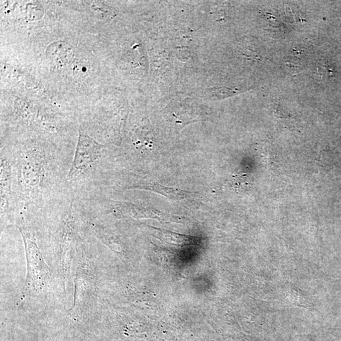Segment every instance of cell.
I'll list each match as a JSON object with an SVG mask.
<instances>
[{
  "label": "cell",
  "mask_w": 341,
  "mask_h": 341,
  "mask_svg": "<svg viewBox=\"0 0 341 341\" xmlns=\"http://www.w3.org/2000/svg\"><path fill=\"white\" fill-rule=\"evenodd\" d=\"M97 282L94 262L82 257L75 272L74 304L69 310L73 318L83 319L93 311L97 300Z\"/></svg>",
  "instance_id": "obj_1"
},
{
  "label": "cell",
  "mask_w": 341,
  "mask_h": 341,
  "mask_svg": "<svg viewBox=\"0 0 341 341\" xmlns=\"http://www.w3.org/2000/svg\"><path fill=\"white\" fill-rule=\"evenodd\" d=\"M22 234L27 260V277L25 286L29 293L43 292L48 285L50 270L39 250L33 232L24 225L17 227Z\"/></svg>",
  "instance_id": "obj_2"
},
{
  "label": "cell",
  "mask_w": 341,
  "mask_h": 341,
  "mask_svg": "<svg viewBox=\"0 0 341 341\" xmlns=\"http://www.w3.org/2000/svg\"><path fill=\"white\" fill-rule=\"evenodd\" d=\"M56 258L58 270L64 280L69 277L73 260L79 250V236L72 217L63 220L58 233Z\"/></svg>",
  "instance_id": "obj_3"
},
{
  "label": "cell",
  "mask_w": 341,
  "mask_h": 341,
  "mask_svg": "<svg viewBox=\"0 0 341 341\" xmlns=\"http://www.w3.org/2000/svg\"><path fill=\"white\" fill-rule=\"evenodd\" d=\"M103 148V145L80 131L74 161L68 174V180H74L88 171L100 159Z\"/></svg>",
  "instance_id": "obj_4"
},
{
  "label": "cell",
  "mask_w": 341,
  "mask_h": 341,
  "mask_svg": "<svg viewBox=\"0 0 341 341\" xmlns=\"http://www.w3.org/2000/svg\"><path fill=\"white\" fill-rule=\"evenodd\" d=\"M21 179L25 189L37 192L43 186L46 169L43 156L37 154H22Z\"/></svg>",
  "instance_id": "obj_5"
},
{
  "label": "cell",
  "mask_w": 341,
  "mask_h": 341,
  "mask_svg": "<svg viewBox=\"0 0 341 341\" xmlns=\"http://www.w3.org/2000/svg\"><path fill=\"white\" fill-rule=\"evenodd\" d=\"M11 169L8 162L1 161V210L8 207L11 192Z\"/></svg>",
  "instance_id": "obj_6"
},
{
  "label": "cell",
  "mask_w": 341,
  "mask_h": 341,
  "mask_svg": "<svg viewBox=\"0 0 341 341\" xmlns=\"http://www.w3.org/2000/svg\"><path fill=\"white\" fill-rule=\"evenodd\" d=\"M70 46L66 42H55L49 47L47 55L53 62L63 65L72 57L73 48H69Z\"/></svg>",
  "instance_id": "obj_7"
}]
</instances>
